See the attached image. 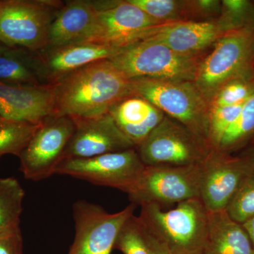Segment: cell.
<instances>
[{
	"mask_svg": "<svg viewBox=\"0 0 254 254\" xmlns=\"http://www.w3.org/2000/svg\"><path fill=\"white\" fill-rule=\"evenodd\" d=\"M55 115L73 120L98 118L133 94L131 81L110 60L87 65L53 85Z\"/></svg>",
	"mask_w": 254,
	"mask_h": 254,
	"instance_id": "cell-1",
	"label": "cell"
},
{
	"mask_svg": "<svg viewBox=\"0 0 254 254\" xmlns=\"http://www.w3.org/2000/svg\"><path fill=\"white\" fill-rule=\"evenodd\" d=\"M141 207L138 216L172 254H203L209 212L199 198L181 202L168 210L153 203Z\"/></svg>",
	"mask_w": 254,
	"mask_h": 254,
	"instance_id": "cell-2",
	"label": "cell"
},
{
	"mask_svg": "<svg viewBox=\"0 0 254 254\" xmlns=\"http://www.w3.org/2000/svg\"><path fill=\"white\" fill-rule=\"evenodd\" d=\"M254 28L225 33L200 60L195 87L208 103L227 82L254 71Z\"/></svg>",
	"mask_w": 254,
	"mask_h": 254,
	"instance_id": "cell-3",
	"label": "cell"
},
{
	"mask_svg": "<svg viewBox=\"0 0 254 254\" xmlns=\"http://www.w3.org/2000/svg\"><path fill=\"white\" fill-rule=\"evenodd\" d=\"M203 56H186L153 38L124 48L112 63L129 79L192 81Z\"/></svg>",
	"mask_w": 254,
	"mask_h": 254,
	"instance_id": "cell-4",
	"label": "cell"
},
{
	"mask_svg": "<svg viewBox=\"0 0 254 254\" xmlns=\"http://www.w3.org/2000/svg\"><path fill=\"white\" fill-rule=\"evenodd\" d=\"M64 2L58 0H0V41L9 48L39 52Z\"/></svg>",
	"mask_w": 254,
	"mask_h": 254,
	"instance_id": "cell-5",
	"label": "cell"
},
{
	"mask_svg": "<svg viewBox=\"0 0 254 254\" xmlns=\"http://www.w3.org/2000/svg\"><path fill=\"white\" fill-rule=\"evenodd\" d=\"M133 94L206 140L208 103L192 81L132 78Z\"/></svg>",
	"mask_w": 254,
	"mask_h": 254,
	"instance_id": "cell-6",
	"label": "cell"
},
{
	"mask_svg": "<svg viewBox=\"0 0 254 254\" xmlns=\"http://www.w3.org/2000/svg\"><path fill=\"white\" fill-rule=\"evenodd\" d=\"M145 166L200 165L212 151L205 138L165 116L136 148Z\"/></svg>",
	"mask_w": 254,
	"mask_h": 254,
	"instance_id": "cell-7",
	"label": "cell"
},
{
	"mask_svg": "<svg viewBox=\"0 0 254 254\" xmlns=\"http://www.w3.org/2000/svg\"><path fill=\"white\" fill-rule=\"evenodd\" d=\"M94 24L83 42L125 48L148 38L163 23L150 17L129 0L95 1Z\"/></svg>",
	"mask_w": 254,
	"mask_h": 254,
	"instance_id": "cell-8",
	"label": "cell"
},
{
	"mask_svg": "<svg viewBox=\"0 0 254 254\" xmlns=\"http://www.w3.org/2000/svg\"><path fill=\"white\" fill-rule=\"evenodd\" d=\"M144 168L136 148H132L93 158L65 159L55 174L117 189L128 194L139 181Z\"/></svg>",
	"mask_w": 254,
	"mask_h": 254,
	"instance_id": "cell-9",
	"label": "cell"
},
{
	"mask_svg": "<svg viewBox=\"0 0 254 254\" xmlns=\"http://www.w3.org/2000/svg\"><path fill=\"white\" fill-rule=\"evenodd\" d=\"M202 164V163H201ZM201 164L190 166H145L128 198L135 205L181 203L199 198Z\"/></svg>",
	"mask_w": 254,
	"mask_h": 254,
	"instance_id": "cell-10",
	"label": "cell"
},
{
	"mask_svg": "<svg viewBox=\"0 0 254 254\" xmlns=\"http://www.w3.org/2000/svg\"><path fill=\"white\" fill-rule=\"evenodd\" d=\"M74 129L73 119L64 115L41 124L18 156L25 178L40 181L55 175Z\"/></svg>",
	"mask_w": 254,
	"mask_h": 254,
	"instance_id": "cell-11",
	"label": "cell"
},
{
	"mask_svg": "<svg viewBox=\"0 0 254 254\" xmlns=\"http://www.w3.org/2000/svg\"><path fill=\"white\" fill-rule=\"evenodd\" d=\"M136 206L131 203L121 211L110 213L86 200L75 202L76 234L68 254H111L122 227L134 214Z\"/></svg>",
	"mask_w": 254,
	"mask_h": 254,
	"instance_id": "cell-12",
	"label": "cell"
},
{
	"mask_svg": "<svg viewBox=\"0 0 254 254\" xmlns=\"http://www.w3.org/2000/svg\"><path fill=\"white\" fill-rule=\"evenodd\" d=\"M247 157L212 150L201 164L199 198L209 213L225 211L242 182L254 171Z\"/></svg>",
	"mask_w": 254,
	"mask_h": 254,
	"instance_id": "cell-13",
	"label": "cell"
},
{
	"mask_svg": "<svg viewBox=\"0 0 254 254\" xmlns=\"http://www.w3.org/2000/svg\"><path fill=\"white\" fill-rule=\"evenodd\" d=\"M73 121L74 131L63 160L93 158L136 148L120 131L110 113L98 118Z\"/></svg>",
	"mask_w": 254,
	"mask_h": 254,
	"instance_id": "cell-14",
	"label": "cell"
},
{
	"mask_svg": "<svg viewBox=\"0 0 254 254\" xmlns=\"http://www.w3.org/2000/svg\"><path fill=\"white\" fill-rule=\"evenodd\" d=\"M53 115V86L0 81V116L5 120L40 125Z\"/></svg>",
	"mask_w": 254,
	"mask_h": 254,
	"instance_id": "cell-15",
	"label": "cell"
},
{
	"mask_svg": "<svg viewBox=\"0 0 254 254\" xmlns=\"http://www.w3.org/2000/svg\"><path fill=\"white\" fill-rule=\"evenodd\" d=\"M123 49L90 42L46 48L37 52L42 80L45 85L53 86L62 78L87 65L113 59Z\"/></svg>",
	"mask_w": 254,
	"mask_h": 254,
	"instance_id": "cell-16",
	"label": "cell"
},
{
	"mask_svg": "<svg viewBox=\"0 0 254 254\" xmlns=\"http://www.w3.org/2000/svg\"><path fill=\"white\" fill-rule=\"evenodd\" d=\"M227 33L218 18L164 23L152 32L153 38L186 56H202L203 52Z\"/></svg>",
	"mask_w": 254,
	"mask_h": 254,
	"instance_id": "cell-17",
	"label": "cell"
},
{
	"mask_svg": "<svg viewBox=\"0 0 254 254\" xmlns=\"http://www.w3.org/2000/svg\"><path fill=\"white\" fill-rule=\"evenodd\" d=\"M109 113L120 131L136 148L165 117L149 101L136 95L119 102Z\"/></svg>",
	"mask_w": 254,
	"mask_h": 254,
	"instance_id": "cell-18",
	"label": "cell"
},
{
	"mask_svg": "<svg viewBox=\"0 0 254 254\" xmlns=\"http://www.w3.org/2000/svg\"><path fill=\"white\" fill-rule=\"evenodd\" d=\"M96 13L95 1L73 0L64 3L50 26L47 48L84 41L94 24Z\"/></svg>",
	"mask_w": 254,
	"mask_h": 254,
	"instance_id": "cell-19",
	"label": "cell"
},
{
	"mask_svg": "<svg viewBox=\"0 0 254 254\" xmlns=\"http://www.w3.org/2000/svg\"><path fill=\"white\" fill-rule=\"evenodd\" d=\"M203 254H254V248L242 224L234 221L225 210L209 213Z\"/></svg>",
	"mask_w": 254,
	"mask_h": 254,
	"instance_id": "cell-20",
	"label": "cell"
},
{
	"mask_svg": "<svg viewBox=\"0 0 254 254\" xmlns=\"http://www.w3.org/2000/svg\"><path fill=\"white\" fill-rule=\"evenodd\" d=\"M0 81L41 86L39 59L37 52L9 48L0 55Z\"/></svg>",
	"mask_w": 254,
	"mask_h": 254,
	"instance_id": "cell-21",
	"label": "cell"
},
{
	"mask_svg": "<svg viewBox=\"0 0 254 254\" xmlns=\"http://www.w3.org/2000/svg\"><path fill=\"white\" fill-rule=\"evenodd\" d=\"M114 249L123 254H172L167 245L134 214L124 224Z\"/></svg>",
	"mask_w": 254,
	"mask_h": 254,
	"instance_id": "cell-22",
	"label": "cell"
},
{
	"mask_svg": "<svg viewBox=\"0 0 254 254\" xmlns=\"http://www.w3.org/2000/svg\"><path fill=\"white\" fill-rule=\"evenodd\" d=\"M254 137V93L245 102L238 118L222 136L216 151L227 154L250 144Z\"/></svg>",
	"mask_w": 254,
	"mask_h": 254,
	"instance_id": "cell-23",
	"label": "cell"
},
{
	"mask_svg": "<svg viewBox=\"0 0 254 254\" xmlns=\"http://www.w3.org/2000/svg\"><path fill=\"white\" fill-rule=\"evenodd\" d=\"M24 196V190L16 178H0V234L19 226Z\"/></svg>",
	"mask_w": 254,
	"mask_h": 254,
	"instance_id": "cell-24",
	"label": "cell"
},
{
	"mask_svg": "<svg viewBox=\"0 0 254 254\" xmlns=\"http://www.w3.org/2000/svg\"><path fill=\"white\" fill-rule=\"evenodd\" d=\"M254 93V71L220 87L208 103V110L245 103Z\"/></svg>",
	"mask_w": 254,
	"mask_h": 254,
	"instance_id": "cell-25",
	"label": "cell"
},
{
	"mask_svg": "<svg viewBox=\"0 0 254 254\" xmlns=\"http://www.w3.org/2000/svg\"><path fill=\"white\" fill-rule=\"evenodd\" d=\"M40 125L5 122L0 127V158L8 154L19 156Z\"/></svg>",
	"mask_w": 254,
	"mask_h": 254,
	"instance_id": "cell-26",
	"label": "cell"
},
{
	"mask_svg": "<svg viewBox=\"0 0 254 254\" xmlns=\"http://www.w3.org/2000/svg\"><path fill=\"white\" fill-rule=\"evenodd\" d=\"M227 33L254 28V3L248 0H222L218 17Z\"/></svg>",
	"mask_w": 254,
	"mask_h": 254,
	"instance_id": "cell-27",
	"label": "cell"
},
{
	"mask_svg": "<svg viewBox=\"0 0 254 254\" xmlns=\"http://www.w3.org/2000/svg\"><path fill=\"white\" fill-rule=\"evenodd\" d=\"M150 17L163 23L186 21L185 0H129Z\"/></svg>",
	"mask_w": 254,
	"mask_h": 254,
	"instance_id": "cell-28",
	"label": "cell"
},
{
	"mask_svg": "<svg viewBox=\"0 0 254 254\" xmlns=\"http://www.w3.org/2000/svg\"><path fill=\"white\" fill-rule=\"evenodd\" d=\"M225 211L240 224L254 216V170L242 182Z\"/></svg>",
	"mask_w": 254,
	"mask_h": 254,
	"instance_id": "cell-29",
	"label": "cell"
},
{
	"mask_svg": "<svg viewBox=\"0 0 254 254\" xmlns=\"http://www.w3.org/2000/svg\"><path fill=\"white\" fill-rule=\"evenodd\" d=\"M220 0H185L186 21L216 19L221 13Z\"/></svg>",
	"mask_w": 254,
	"mask_h": 254,
	"instance_id": "cell-30",
	"label": "cell"
},
{
	"mask_svg": "<svg viewBox=\"0 0 254 254\" xmlns=\"http://www.w3.org/2000/svg\"><path fill=\"white\" fill-rule=\"evenodd\" d=\"M0 254H23V237L20 226L0 234Z\"/></svg>",
	"mask_w": 254,
	"mask_h": 254,
	"instance_id": "cell-31",
	"label": "cell"
},
{
	"mask_svg": "<svg viewBox=\"0 0 254 254\" xmlns=\"http://www.w3.org/2000/svg\"><path fill=\"white\" fill-rule=\"evenodd\" d=\"M254 248V216L242 224Z\"/></svg>",
	"mask_w": 254,
	"mask_h": 254,
	"instance_id": "cell-32",
	"label": "cell"
},
{
	"mask_svg": "<svg viewBox=\"0 0 254 254\" xmlns=\"http://www.w3.org/2000/svg\"><path fill=\"white\" fill-rule=\"evenodd\" d=\"M242 155L247 157L254 170V148H250Z\"/></svg>",
	"mask_w": 254,
	"mask_h": 254,
	"instance_id": "cell-33",
	"label": "cell"
},
{
	"mask_svg": "<svg viewBox=\"0 0 254 254\" xmlns=\"http://www.w3.org/2000/svg\"><path fill=\"white\" fill-rule=\"evenodd\" d=\"M8 48H9V47L6 46V45H4V43L0 41V55L6 51Z\"/></svg>",
	"mask_w": 254,
	"mask_h": 254,
	"instance_id": "cell-34",
	"label": "cell"
},
{
	"mask_svg": "<svg viewBox=\"0 0 254 254\" xmlns=\"http://www.w3.org/2000/svg\"><path fill=\"white\" fill-rule=\"evenodd\" d=\"M6 121H7V120H5L4 118H2L0 116V127H1V125H2Z\"/></svg>",
	"mask_w": 254,
	"mask_h": 254,
	"instance_id": "cell-35",
	"label": "cell"
},
{
	"mask_svg": "<svg viewBox=\"0 0 254 254\" xmlns=\"http://www.w3.org/2000/svg\"><path fill=\"white\" fill-rule=\"evenodd\" d=\"M250 144H251V148H254V137L253 139L252 140V141L250 142Z\"/></svg>",
	"mask_w": 254,
	"mask_h": 254,
	"instance_id": "cell-36",
	"label": "cell"
}]
</instances>
